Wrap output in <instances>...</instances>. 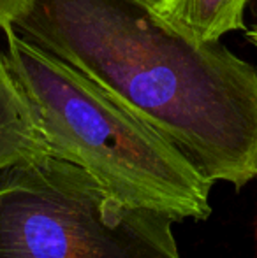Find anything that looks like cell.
<instances>
[{
    "mask_svg": "<svg viewBox=\"0 0 257 258\" xmlns=\"http://www.w3.org/2000/svg\"><path fill=\"white\" fill-rule=\"evenodd\" d=\"M176 146L212 183L257 177V71L155 0H30L13 25Z\"/></svg>",
    "mask_w": 257,
    "mask_h": 258,
    "instance_id": "1",
    "label": "cell"
},
{
    "mask_svg": "<svg viewBox=\"0 0 257 258\" xmlns=\"http://www.w3.org/2000/svg\"><path fill=\"white\" fill-rule=\"evenodd\" d=\"M6 61L48 144L125 202L202 221L212 214L208 181L182 151L106 90L59 56L2 30Z\"/></svg>",
    "mask_w": 257,
    "mask_h": 258,
    "instance_id": "2",
    "label": "cell"
},
{
    "mask_svg": "<svg viewBox=\"0 0 257 258\" xmlns=\"http://www.w3.org/2000/svg\"><path fill=\"white\" fill-rule=\"evenodd\" d=\"M175 223L53 155L0 174V258H182Z\"/></svg>",
    "mask_w": 257,
    "mask_h": 258,
    "instance_id": "3",
    "label": "cell"
},
{
    "mask_svg": "<svg viewBox=\"0 0 257 258\" xmlns=\"http://www.w3.org/2000/svg\"><path fill=\"white\" fill-rule=\"evenodd\" d=\"M49 155L30 107L0 48V174L25 160Z\"/></svg>",
    "mask_w": 257,
    "mask_h": 258,
    "instance_id": "4",
    "label": "cell"
},
{
    "mask_svg": "<svg viewBox=\"0 0 257 258\" xmlns=\"http://www.w3.org/2000/svg\"><path fill=\"white\" fill-rule=\"evenodd\" d=\"M247 4L248 0H155L157 9L173 25L206 42L241 30Z\"/></svg>",
    "mask_w": 257,
    "mask_h": 258,
    "instance_id": "5",
    "label": "cell"
},
{
    "mask_svg": "<svg viewBox=\"0 0 257 258\" xmlns=\"http://www.w3.org/2000/svg\"><path fill=\"white\" fill-rule=\"evenodd\" d=\"M30 0H0V32L13 27Z\"/></svg>",
    "mask_w": 257,
    "mask_h": 258,
    "instance_id": "6",
    "label": "cell"
},
{
    "mask_svg": "<svg viewBox=\"0 0 257 258\" xmlns=\"http://www.w3.org/2000/svg\"><path fill=\"white\" fill-rule=\"evenodd\" d=\"M248 39H250V41L252 42H254V44H255V42H257V27L255 28H252V30H248Z\"/></svg>",
    "mask_w": 257,
    "mask_h": 258,
    "instance_id": "7",
    "label": "cell"
},
{
    "mask_svg": "<svg viewBox=\"0 0 257 258\" xmlns=\"http://www.w3.org/2000/svg\"><path fill=\"white\" fill-rule=\"evenodd\" d=\"M255 46H257V42H255Z\"/></svg>",
    "mask_w": 257,
    "mask_h": 258,
    "instance_id": "8",
    "label": "cell"
}]
</instances>
